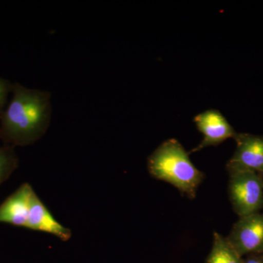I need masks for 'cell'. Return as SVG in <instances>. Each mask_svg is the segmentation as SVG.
Returning <instances> with one entry per match:
<instances>
[{"instance_id":"6da1fadb","label":"cell","mask_w":263,"mask_h":263,"mask_svg":"<svg viewBox=\"0 0 263 263\" xmlns=\"http://www.w3.org/2000/svg\"><path fill=\"white\" fill-rule=\"evenodd\" d=\"M51 113L50 92L16 85L2 119L0 136L11 146L32 144L47 131Z\"/></svg>"},{"instance_id":"7a4b0ae2","label":"cell","mask_w":263,"mask_h":263,"mask_svg":"<svg viewBox=\"0 0 263 263\" xmlns=\"http://www.w3.org/2000/svg\"><path fill=\"white\" fill-rule=\"evenodd\" d=\"M148 169L154 178L171 183L191 199L196 196L204 177L176 139L164 141L152 154L148 159Z\"/></svg>"},{"instance_id":"3957f363","label":"cell","mask_w":263,"mask_h":263,"mask_svg":"<svg viewBox=\"0 0 263 263\" xmlns=\"http://www.w3.org/2000/svg\"><path fill=\"white\" fill-rule=\"evenodd\" d=\"M230 202L239 217L259 213L263 209V178L251 171L230 175Z\"/></svg>"},{"instance_id":"277c9868","label":"cell","mask_w":263,"mask_h":263,"mask_svg":"<svg viewBox=\"0 0 263 263\" xmlns=\"http://www.w3.org/2000/svg\"><path fill=\"white\" fill-rule=\"evenodd\" d=\"M226 238L241 257L263 253V213L239 217Z\"/></svg>"},{"instance_id":"5b68a950","label":"cell","mask_w":263,"mask_h":263,"mask_svg":"<svg viewBox=\"0 0 263 263\" xmlns=\"http://www.w3.org/2000/svg\"><path fill=\"white\" fill-rule=\"evenodd\" d=\"M234 139L236 149L227 164L229 175L245 171L260 174L263 171V136L237 133Z\"/></svg>"},{"instance_id":"8992f818","label":"cell","mask_w":263,"mask_h":263,"mask_svg":"<svg viewBox=\"0 0 263 263\" xmlns=\"http://www.w3.org/2000/svg\"><path fill=\"white\" fill-rule=\"evenodd\" d=\"M195 122L198 130L203 135V139L191 152L217 146L228 138H234L237 135L224 116L216 110H208L199 114L195 118Z\"/></svg>"},{"instance_id":"52a82bcc","label":"cell","mask_w":263,"mask_h":263,"mask_svg":"<svg viewBox=\"0 0 263 263\" xmlns=\"http://www.w3.org/2000/svg\"><path fill=\"white\" fill-rule=\"evenodd\" d=\"M34 193L29 183L21 185L0 205V222L26 228Z\"/></svg>"},{"instance_id":"ba28073f","label":"cell","mask_w":263,"mask_h":263,"mask_svg":"<svg viewBox=\"0 0 263 263\" xmlns=\"http://www.w3.org/2000/svg\"><path fill=\"white\" fill-rule=\"evenodd\" d=\"M26 228L55 235L62 241H67L72 237L71 230L62 226L54 219L35 193H33L31 198Z\"/></svg>"},{"instance_id":"9c48e42d","label":"cell","mask_w":263,"mask_h":263,"mask_svg":"<svg viewBox=\"0 0 263 263\" xmlns=\"http://www.w3.org/2000/svg\"><path fill=\"white\" fill-rule=\"evenodd\" d=\"M243 257L231 247L226 237L214 233L212 250L205 263H242Z\"/></svg>"},{"instance_id":"30bf717a","label":"cell","mask_w":263,"mask_h":263,"mask_svg":"<svg viewBox=\"0 0 263 263\" xmlns=\"http://www.w3.org/2000/svg\"><path fill=\"white\" fill-rule=\"evenodd\" d=\"M18 158L11 146L0 147V186L18 167Z\"/></svg>"},{"instance_id":"8fae6325","label":"cell","mask_w":263,"mask_h":263,"mask_svg":"<svg viewBox=\"0 0 263 263\" xmlns=\"http://www.w3.org/2000/svg\"><path fill=\"white\" fill-rule=\"evenodd\" d=\"M242 263H263V253L246 256V258H243Z\"/></svg>"},{"instance_id":"7c38bea8","label":"cell","mask_w":263,"mask_h":263,"mask_svg":"<svg viewBox=\"0 0 263 263\" xmlns=\"http://www.w3.org/2000/svg\"><path fill=\"white\" fill-rule=\"evenodd\" d=\"M8 88L4 81L0 80V106L4 103L5 98H6Z\"/></svg>"},{"instance_id":"4fadbf2b","label":"cell","mask_w":263,"mask_h":263,"mask_svg":"<svg viewBox=\"0 0 263 263\" xmlns=\"http://www.w3.org/2000/svg\"><path fill=\"white\" fill-rule=\"evenodd\" d=\"M260 175H261V176H262V177L263 178V171H262V172L261 173Z\"/></svg>"}]
</instances>
